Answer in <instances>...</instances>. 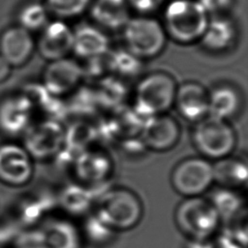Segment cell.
Returning a JSON list of instances; mask_svg holds the SVG:
<instances>
[{"label": "cell", "mask_w": 248, "mask_h": 248, "mask_svg": "<svg viewBox=\"0 0 248 248\" xmlns=\"http://www.w3.org/2000/svg\"><path fill=\"white\" fill-rule=\"evenodd\" d=\"M209 17L198 0H171L165 6L162 25L167 37L190 45L200 42Z\"/></svg>", "instance_id": "1"}, {"label": "cell", "mask_w": 248, "mask_h": 248, "mask_svg": "<svg viewBox=\"0 0 248 248\" xmlns=\"http://www.w3.org/2000/svg\"><path fill=\"white\" fill-rule=\"evenodd\" d=\"M142 214L140 197L125 187L108 189L96 204L95 215L113 232L134 229L140 222Z\"/></svg>", "instance_id": "2"}, {"label": "cell", "mask_w": 248, "mask_h": 248, "mask_svg": "<svg viewBox=\"0 0 248 248\" xmlns=\"http://www.w3.org/2000/svg\"><path fill=\"white\" fill-rule=\"evenodd\" d=\"M177 85L174 78L164 71L143 76L134 89L135 111L143 118L167 113L173 106Z\"/></svg>", "instance_id": "3"}, {"label": "cell", "mask_w": 248, "mask_h": 248, "mask_svg": "<svg viewBox=\"0 0 248 248\" xmlns=\"http://www.w3.org/2000/svg\"><path fill=\"white\" fill-rule=\"evenodd\" d=\"M177 229L188 239L205 241L217 233L221 219L208 199L185 198L174 211Z\"/></svg>", "instance_id": "4"}, {"label": "cell", "mask_w": 248, "mask_h": 248, "mask_svg": "<svg viewBox=\"0 0 248 248\" xmlns=\"http://www.w3.org/2000/svg\"><path fill=\"white\" fill-rule=\"evenodd\" d=\"M192 140L202 157L219 160L232 154L236 134L229 121L207 115L195 123Z\"/></svg>", "instance_id": "5"}, {"label": "cell", "mask_w": 248, "mask_h": 248, "mask_svg": "<svg viewBox=\"0 0 248 248\" xmlns=\"http://www.w3.org/2000/svg\"><path fill=\"white\" fill-rule=\"evenodd\" d=\"M122 30L125 48L140 60L153 58L165 48L167 34L162 23L153 17H130Z\"/></svg>", "instance_id": "6"}, {"label": "cell", "mask_w": 248, "mask_h": 248, "mask_svg": "<svg viewBox=\"0 0 248 248\" xmlns=\"http://www.w3.org/2000/svg\"><path fill=\"white\" fill-rule=\"evenodd\" d=\"M213 182L212 164L202 156L181 160L170 173V184L173 190L184 198L202 196Z\"/></svg>", "instance_id": "7"}, {"label": "cell", "mask_w": 248, "mask_h": 248, "mask_svg": "<svg viewBox=\"0 0 248 248\" xmlns=\"http://www.w3.org/2000/svg\"><path fill=\"white\" fill-rule=\"evenodd\" d=\"M25 133L23 147L32 158H49L55 155L65 142V131L54 120L29 126Z\"/></svg>", "instance_id": "8"}, {"label": "cell", "mask_w": 248, "mask_h": 248, "mask_svg": "<svg viewBox=\"0 0 248 248\" xmlns=\"http://www.w3.org/2000/svg\"><path fill=\"white\" fill-rule=\"evenodd\" d=\"M180 138L178 122L168 113L144 118L140 139L148 149L163 152L173 148Z\"/></svg>", "instance_id": "9"}, {"label": "cell", "mask_w": 248, "mask_h": 248, "mask_svg": "<svg viewBox=\"0 0 248 248\" xmlns=\"http://www.w3.org/2000/svg\"><path fill=\"white\" fill-rule=\"evenodd\" d=\"M83 78L81 65L65 57L48 62L43 74L44 87L52 96L62 97L76 90Z\"/></svg>", "instance_id": "10"}, {"label": "cell", "mask_w": 248, "mask_h": 248, "mask_svg": "<svg viewBox=\"0 0 248 248\" xmlns=\"http://www.w3.org/2000/svg\"><path fill=\"white\" fill-rule=\"evenodd\" d=\"M32 157L18 144L8 142L0 145V180L15 186L27 183L33 174Z\"/></svg>", "instance_id": "11"}, {"label": "cell", "mask_w": 248, "mask_h": 248, "mask_svg": "<svg viewBox=\"0 0 248 248\" xmlns=\"http://www.w3.org/2000/svg\"><path fill=\"white\" fill-rule=\"evenodd\" d=\"M37 46L41 56L48 62L68 57L73 49V29L61 19L47 22Z\"/></svg>", "instance_id": "12"}, {"label": "cell", "mask_w": 248, "mask_h": 248, "mask_svg": "<svg viewBox=\"0 0 248 248\" xmlns=\"http://www.w3.org/2000/svg\"><path fill=\"white\" fill-rule=\"evenodd\" d=\"M173 106L184 119L198 122L208 115V90L190 80L177 85Z\"/></svg>", "instance_id": "13"}, {"label": "cell", "mask_w": 248, "mask_h": 248, "mask_svg": "<svg viewBox=\"0 0 248 248\" xmlns=\"http://www.w3.org/2000/svg\"><path fill=\"white\" fill-rule=\"evenodd\" d=\"M35 46L31 32L19 25L7 28L0 36V56L12 67L25 64L31 57Z\"/></svg>", "instance_id": "14"}, {"label": "cell", "mask_w": 248, "mask_h": 248, "mask_svg": "<svg viewBox=\"0 0 248 248\" xmlns=\"http://www.w3.org/2000/svg\"><path fill=\"white\" fill-rule=\"evenodd\" d=\"M33 105L23 95L11 96L0 103V130L7 135L16 136L30 126Z\"/></svg>", "instance_id": "15"}, {"label": "cell", "mask_w": 248, "mask_h": 248, "mask_svg": "<svg viewBox=\"0 0 248 248\" xmlns=\"http://www.w3.org/2000/svg\"><path fill=\"white\" fill-rule=\"evenodd\" d=\"M109 51V40L99 26L82 24L73 30L72 52L84 60L106 55Z\"/></svg>", "instance_id": "16"}, {"label": "cell", "mask_w": 248, "mask_h": 248, "mask_svg": "<svg viewBox=\"0 0 248 248\" xmlns=\"http://www.w3.org/2000/svg\"><path fill=\"white\" fill-rule=\"evenodd\" d=\"M236 38L237 27L233 20L228 16L218 15L209 17L200 42L211 52H224L233 46Z\"/></svg>", "instance_id": "17"}, {"label": "cell", "mask_w": 248, "mask_h": 248, "mask_svg": "<svg viewBox=\"0 0 248 248\" xmlns=\"http://www.w3.org/2000/svg\"><path fill=\"white\" fill-rule=\"evenodd\" d=\"M240 90L231 83H219L208 90V115L229 121L241 108Z\"/></svg>", "instance_id": "18"}, {"label": "cell", "mask_w": 248, "mask_h": 248, "mask_svg": "<svg viewBox=\"0 0 248 248\" xmlns=\"http://www.w3.org/2000/svg\"><path fill=\"white\" fill-rule=\"evenodd\" d=\"M89 9L95 23L104 29H122L131 17L127 0H92Z\"/></svg>", "instance_id": "19"}, {"label": "cell", "mask_w": 248, "mask_h": 248, "mask_svg": "<svg viewBox=\"0 0 248 248\" xmlns=\"http://www.w3.org/2000/svg\"><path fill=\"white\" fill-rule=\"evenodd\" d=\"M76 174L80 182L99 183L111 171V163L107 153L101 150H84L77 159Z\"/></svg>", "instance_id": "20"}, {"label": "cell", "mask_w": 248, "mask_h": 248, "mask_svg": "<svg viewBox=\"0 0 248 248\" xmlns=\"http://www.w3.org/2000/svg\"><path fill=\"white\" fill-rule=\"evenodd\" d=\"M213 180L223 188L235 189L247 180V166L242 160L227 156L212 164Z\"/></svg>", "instance_id": "21"}, {"label": "cell", "mask_w": 248, "mask_h": 248, "mask_svg": "<svg viewBox=\"0 0 248 248\" xmlns=\"http://www.w3.org/2000/svg\"><path fill=\"white\" fill-rule=\"evenodd\" d=\"M42 237L46 248H81L82 245L80 231L66 220L51 223Z\"/></svg>", "instance_id": "22"}, {"label": "cell", "mask_w": 248, "mask_h": 248, "mask_svg": "<svg viewBox=\"0 0 248 248\" xmlns=\"http://www.w3.org/2000/svg\"><path fill=\"white\" fill-rule=\"evenodd\" d=\"M107 57L108 71L119 78L133 77L140 72L141 67V60L127 48L108 51Z\"/></svg>", "instance_id": "23"}, {"label": "cell", "mask_w": 248, "mask_h": 248, "mask_svg": "<svg viewBox=\"0 0 248 248\" xmlns=\"http://www.w3.org/2000/svg\"><path fill=\"white\" fill-rule=\"evenodd\" d=\"M209 201L218 212L221 221L232 220L241 212V199L232 189L222 187L213 194Z\"/></svg>", "instance_id": "24"}, {"label": "cell", "mask_w": 248, "mask_h": 248, "mask_svg": "<svg viewBox=\"0 0 248 248\" xmlns=\"http://www.w3.org/2000/svg\"><path fill=\"white\" fill-rule=\"evenodd\" d=\"M48 11L45 4L32 2L25 5L18 13V25L27 31L43 29L47 21Z\"/></svg>", "instance_id": "25"}, {"label": "cell", "mask_w": 248, "mask_h": 248, "mask_svg": "<svg viewBox=\"0 0 248 248\" xmlns=\"http://www.w3.org/2000/svg\"><path fill=\"white\" fill-rule=\"evenodd\" d=\"M91 3L92 0H46L45 6L58 18H72L83 14Z\"/></svg>", "instance_id": "26"}, {"label": "cell", "mask_w": 248, "mask_h": 248, "mask_svg": "<svg viewBox=\"0 0 248 248\" xmlns=\"http://www.w3.org/2000/svg\"><path fill=\"white\" fill-rule=\"evenodd\" d=\"M84 228L85 229L83 232H80L81 236H84L92 244H102L108 241L110 235L114 232L108 226H106L96 215L87 219Z\"/></svg>", "instance_id": "27"}, {"label": "cell", "mask_w": 248, "mask_h": 248, "mask_svg": "<svg viewBox=\"0 0 248 248\" xmlns=\"http://www.w3.org/2000/svg\"><path fill=\"white\" fill-rule=\"evenodd\" d=\"M63 205L72 213H78L86 210L90 204V196L85 188L71 187L62 197Z\"/></svg>", "instance_id": "28"}, {"label": "cell", "mask_w": 248, "mask_h": 248, "mask_svg": "<svg viewBox=\"0 0 248 248\" xmlns=\"http://www.w3.org/2000/svg\"><path fill=\"white\" fill-rule=\"evenodd\" d=\"M166 0H127L130 9L145 16L159 10Z\"/></svg>", "instance_id": "29"}, {"label": "cell", "mask_w": 248, "mask_h": 248, "mask_svg": "<svg viewBox=\"0 0 248 248\" xmlns=\"http://www.w3.org/2000/svg\"><path fill=\"white\" fill-rule=\"evenodd\" d=\"M209 16L225 15L231 8L233 0H198Z\"/></svg>", "instance_id": "30"}, {"label": "cell", "mask_w": 248, "mask_h": 248, "mask_svg": "<svg viewBox=\"0 0 248 248\" xmlns=\"http://www.w3.org/2000/svg\"><path fill=\"white\" fill-rule=\"evenodd\" d=\"M203 248H245L226 233L215 234L204 241Z\"/></svg>", "instance_id": "31"}, {"label": "cell", "mask_w": 248, "mask_h": 248, "mask_svg": "<svg viewBox=\"0 0 248 248\" xmlns=\"http://www.w3.org/2000/svg\"><path fill=\"white\" fill-rule=\"evenodd\" d=\"M11 71L12 66L2 56H0V83L9 78Z\"/></svg>", "instance_id": "32"}]
</instances>
